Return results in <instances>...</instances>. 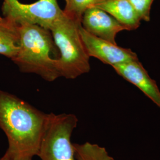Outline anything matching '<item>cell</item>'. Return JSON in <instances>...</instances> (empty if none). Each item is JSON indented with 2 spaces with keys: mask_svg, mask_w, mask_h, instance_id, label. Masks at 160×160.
I'll return each instance as SVG.
<instances>
[{
  "mask_svg": "<svg viewBox=\"0 0 160 160\" xmlns=\"http://www.w3.org/2000/svg\"><path fill=\"white\" fill-rule=\"evenodd\" d=\"M48 114L12 94L0 90V129L11 160H32L37 156Z\"/></svg>",
  "mask_w": 160,
  "mask_h": 160,
  "instance_id": "1",
  "label": "cell"
},
{
  "mask_svg": "<svg viewBox=\"0 0 160 160\" xmlns=\"http://www.w3.org/2000/svg\"><path fill=\"white\" fill-rule=\"evenodd\" d=\"M20 49L12 60L21 71L39 75L48 81H53L61 75L57 59L52 58L54 41L49 30L39 25L19 23Z\"/></svg>",
  "mask_w": 160,
  "mask_h": 160,
  "instance_id": "2",
  "label": "cell"
},
{
  "mask_svg": "<svg viewBox=\"0 0 160 160\" xmlns=\"http://www.w3.org/2000/svg\"><path fill=\"white\" fill-rule=\"evenodd\" d=\"M81 25V22L65 14L49 30L60 52V57L57 59L58 70L61 77L67 79H75L90 70V57L80 36Z\"/></svg>",
  "mask_w": 160,
  "mask_h": 160,
  "instance_id": "3",
  "label": "cell"
},
{
  "mask_svg": "<svg viewBox=\"0 0 160 160\" xmlns=\"http://www.w3.org/2000/svg\"><path fill=\"white\" fill-rule=\"evenodd\" d=\"M78 122L74 114L49 113L37 156L41 160H77L71 137Z\"/></svg>",
  "mask_w": 160,
  "mask_h": 160,
  "instance_id": "4",
  "label": "cell"
},
{
  "mask_svg": "<svg viewBox=\"0 0 160 160\" xmlns=\"http://www.w3.org/2000/svg\"><path fill=\"white\" fill-rule=\"evenodd\" d=\"M1 10L4 16L12 18L18 24H37L48 30L65 15L57 0H38L31 4L3 0Z\"/></svg>",
  "mask_w": 160,
  "mask_h": 160,
  "instance_id": "5",
  "label": "cell"
},
{
  "mask_svg": "<svg viewBox=\"0 0 160 160\" xmlns=\"http://www.w3.org/2000/svg\"><path fill=\"white\" fill-rule=\"evenodd\" d=\"M80 36L86 52L90 57H94L103 63L114 65L138 60L137 54L130 49L123 48L108 40L89 33L81 26Z\"/></svg>",
  "mask_w": 160,
  "mask_h": 160,
  "instance_id": "6",
  "label": "cell"
},
{
  "mask_svg": "<svg viewBox=\"0 0 160 160\" xmlns=\"http://www.w3.org/2000/svg\"><path fill=\"white\" fill-rule=\"evenodd\" d=\"M81 26L89 33L114 44H117L115 39L117 34L128 30L109 13L96 7L89 8L84 13Z\"/></svg>",
  "mask_w": 160,
  "mask_h": 160,
  "instance_id": "7",
  "label": "cell"
},
{
  "mask_svg": "<svg viewBox=\"0 0 160 160\" xmlns=\"http://www.w3.org/2000/svg\"><path fill=\"white\" fill-rule=\"evenodd\" d=\"M112 67L118 74L136 86L160 108L159 88L138 59L114 65Z\"/></svg>",
  "mask_w": 160,
  "mask_h": 160,
  "instance_id": "8",
  "label": "cell"
},
{
  "mask_svg": "<svg viewBox=\"0 0 160 160\" xmlns=\"http://www.w3.org/2000/svg\"><path fill=\"white\" fill-rule=\"evenodd\" d=\"M93 7L109 13L128 29L132 31L141 25V19L128 0H98Z\"/></svg>",
  "mask_w": 160,
  "mask_h": 160,
  "instance_id": "9",
  "label": "cell"
},
{
  "mask_svg": "<svg viewBox=\"0 0 160 160\" xmlns=\"http://www.w3.org/2000/svg\"><path fill=\"white\" fill-rule=\"evenodd\" d=\"M19 49V24L10 17L0 16V55L12 60Z\"/></svg>",
  "mask_w": 160,
  "mask_h": 160,
  "instance_id": "10",
  "label": "cell"
},
{
  "mask_svg": "<svg viewBox=\"0 0 160 160\" xmlns=\"http://www.w3.org/2000/svg\"><path fill=\"white\" fill-rule=\"evenodd\" d=\"M74 148L77 160H115L105 148L96 143H74Z\"/></svg>",
  "mask_w": 160,
  "mask_h": 160,
  "instance_id": "11",
  "label": "cell"
},
{
  "mask_svg": "<svg viewBox=\"0 0 160 160\" xmlns=\"http://www.w3.org/2000/svg\"><path fill=\"white\" fill-rule=\"evenodd\" d=\"M98 0H65L63 11L69 18L81 23L82 17L87 9L95 5Z\"/></svg>",
  "mask_w": 160,
  "mask_h": 160,
  "instance_id": "12",
  "label": "cell"
},
{
  "mask_svg": "<svg viewBox=\"0 0 160 160\" xmlns=\"http://www.w3.org/2000/svg\"><path fill=\"white\" fill-rule=\"evenodd\" d=\"M141 19L145 22L150 21L151 6L154 0H128Z\"/></svg>",
  "mask_w": 160,
  "mask_h": 160,
  "instance_id": "13",
  "label": "cell"
},
{
  "mask_svg": "<svg viewBox=\"0 0 160 160\" xmlns=\"http://www.w3.org/2000/svg\"><path fill=\"white\" fill-rule=\"evenodd\" d=\"M0 160H10V159H8V158H7V157H4V155H3V157H1V158H0Z\"/></svg>",
  "mask_w": 160,
  "mask_h": 160,
  "instance_id": "14",
  "label": "cell"
}]
</instances>
